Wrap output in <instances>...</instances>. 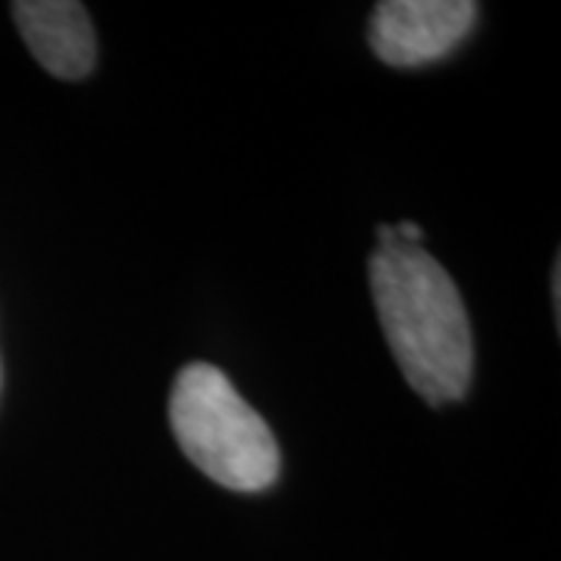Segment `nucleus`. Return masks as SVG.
Here are the masks:
<instances>
[{
    "instance_id": "obj_1",
    "label": "nucleus",
    "mask_w": 561,
    "mask_h": 561,
    "mask_svg": "<svg viewBox=\"0 0 561 561\" xmlns=\"http://www.w3.org/2000/svg\"><path fill=\"white\" fill-rule=\"evenodd\" d=\"M383 337L421 400L443 405L468 393L474 371L471 324L453 278L421 247L378 250L368 262Z\"/></svg>"
},
{
    "instance_id": "obj_2",
    "label": "nucleus",
    "mask_w": 561,
    "mask_h": 561,
    "mask_svg": "<svg viewBox=\"0 0 561 561\" xmlns=\"http://www.w3.org/2000/svg\"><path fill=\"white\" fill-rule=\"evenodd\" d=\"M169 421L184 456L221 486L256 493L278 481L275 434L219 368L194 362L181 371L169 400Z\"/></svg>"
},
{
    "instance_id": "obj_3",
    "label": "nucleus",
    "mask_w": 561,
    "mask_h": 561,
    "mask_svg": "<svg viewBox=\"0 0 561 561\" xmlns=\"http://www.w3.org/2000/svg\"><path fill=\"white\" fill-rule=\"evenodd\" d=\"M478 22L468 0H383L371 16V50L387 66H424L456 50Z\"/></svg>"
},
{
    "instance_id": "obj_4",
    "label": "nucleus",
    "mask_w": 561,
    "mask_h": 561,
    "mask_svg": "<svg viewBox=\"0 0 561 561\" xmlns=\"http://www.w3.org/2000/svg\"><path fill=\"white\" fill-rule=\"evenodd\" d=\"M13 20L38 62L57 79H84L98 57L88 10L72 0H22Z\"/></svg>"
},
{
    "instance_id": "obj_5",
    "label": "nucleus",
    "mask_w": 561,
    "mask_h": 561,
    "mask_svg": "<svg viewBox=\"0 0 561 561\" xmlns=\"http://www.w3.org/2000/svg\"><path fill=\"white\" fill-rule=\"evenodd\" d=\"M393 231H397V238H400V243H405V247H419L421 238H424V231H421L415 221H400Z\"/></svg>"
}]
</instances>
